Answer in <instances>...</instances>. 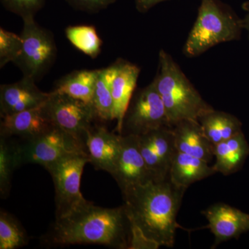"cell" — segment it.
<instances>
[{
	"instance_id": "5bb4252c",
	"label": "cell",
	"mask_w": 249,
	"mask_h": 249,
	"mask_svg": "<svg viewBox=\"0 0 249 249\" xmlns=\"http://www.w3.org/2000/svg\"><path fill=\"white\" fill-rule=\"evenodd\" d=\"M85 144L90 163L96 170L111 175L120 155L121 135L109 132L103 126H92L87 134Z\"/></svg>"
},
{
	"instance_id": "8fae6325",
	"label": "cell",
	"mask_w": 249,
	"mask_h": 249,
	"mask_svg": "<svg viewBox=\"0 0 249 249\" xmlns=\"http://www.w3.org/2000/svg\"><path fill=\"white\" fill-rule=\"evenodd\" d=\"M111 175L122 193L129 188L152 181L140 151L139 136L121 135L120 155Z\"/></svg>"
},
{
	"instance_id": "9c48e42d",
	"label": "cell",
	"mask_w": 249,
	"mask_h": 249,
	"mask_svg": "<svg viewBox=\"0 0 249 249\" xmlns=\"http://www.w3.org/2000/svg\"><path fill=\"white\" fill-rule=\"evenodd\" d=\"M45 107L54 126L85 142L93 121L97 119L91 105L54 91H51Z\"/></svg>"
},
{
	"instance_id": "ac0fdd59",
	"label": "cell",
	"mask_w": 249,
	"mask_h": 249,
	"mask_svg": "<svg viewBox=\"0 0 249 249\" xmlns=\"http://www.w3.org/2000/svg\"><path fill=\"white\" fill-rule=\"evenodd\" d=\"M249 155V145L243 132L214 145L213 166L224 176L237 173L243 166Z\"/></svg>"
},
{
	"instance_id": "d6986e66",
	"label": "cell",
	"mask_w": 249,
	"mask_h": 249,
	"mask_svg": "<svg viewBox=\"0 0 249 249\" xmlns=\"http://www.w3.org/2000/svg\"><path fill=\"white\" fill-rule=\"evenodd\" d=\"M216 173L213 166L206 160L178 151L170 167L169 178L177 186L188 189L196 181Z\"/></svg>"
},
{
	"instance_id": "7402d4cb",
	"label": "cell",
	"mask_w": 249,
	"mask_h": 249,
	"mask_svg": "<svg viewBox=\"0 0 249 249\" xmlns=\"http://www.w3.org/2000/svg\"><path fill=\"white\" fill-rule=\"evenodd\" d=\"M117 70V62L98 72L93 97V107L97 119L114 120V101L111 93V83Z\"/></svg>"
},
{
	"instance_id": "ba28073f",
	"label": "cell",
	"mask_w": 249,
	"mask_h": 249,
	"mask_svg": "<svg viewBox=\"0 0 249 249\" xmlns=\"http://www.w3.org/2000/svg\"><path fill=\"white\" fill-rule=\"evenodd\" d=\"M87 163H90L88 155H73L47 168L55 187V218L65 215L87 201L80 191L82 175Z\"/></svg>"
},
{
	"instance_id": "5b68a950",
	"label": "cell",
	"mask_w": 249,
	"mask_h": 249,
	"mask_svg": "<svg viewBox=\"0 0 249 249\" xmlns=\"http://www.w3.org/2000/svg\"><path fill=\"white\" fill-rule=\"evenodd\" d=\"M73 155H88L85 142L56 126L17 146L19 166L33 163L47 170L62 159Z\"/></svg>"
},
{
	"instance_id": "4fadbf2b",
	"label": "cell",
	"mask_w": 249,
	"mask_h": 249,
	"mask_svg": "<svg viewBox=\"0 0 249 249\" xmlns=\"http://www.w3.org/2000/svg\"><path fill=\"white\" fill-rule=\"evenodd\" d=\"M36 81L23 76L22 79L11 84L0 86V116L11 115L33 109L46 102L51 92L41 91Z\"/></svg>"
},
{
	"instance_id": "30bf717a",
	"label": "cell",
	"mask_w": 249,
	"mask_h": 249,
	"mask_svg": "<svg viewBox=\"0 0 249 249\" xmlns=\"http://www.w3.org/2000/svg\"><path fill=\"white\" fill-rule=\"evenodd\" d=\"M139 147L152 181L169 178L178 150L172 127H163L139 136Z\"/></svg>"
},
{
	"instance_id": "d4e9b609",
	"label": "cell",
	"mask_w": 249,
	"mask_h": 249,
	"mask_svg": "<svg viewBox=\"0 0 249 249\" xmlns=\"http://www.w3.org/2000/svg\"><path fill=\"white\" fill-rule=\"evenodd\" d=\"M0 137V195L2 199L9 196L13 173L19 167L17 146Z\"/></svg>"
},
{
	"instance_id": "ffe728a7",
	"label": "cell",
	"mask_w": 249,
	"mask_h": 249,
	"mask_svg": "<svg viewBox=\"0 0 249 249\" xmlns=\"http://www.w3.org/2000/svg\"><path fill=\"white\" fill-rule=\"evenodd\" d=\"M197 121L205 135L213 145L242 131V122L236 116L214 108L201 114Z\"/></svg>"
},
{
	"instance_id": "4316f807",
	"label": "cell",
	"mask_w": 249,
	"mask_h": 249,
	"mask_svg": "<svg viewBox=\"0 0 249 249\" xmlns=\"http://www.w3.org/2000/svg\"><path fill=\"white\" fill-rule=\"evenodd\" d=\"M1 3L7 11L24 19L35 17L45 6V0H1Z\"/></svg>"
},
{
	"instance_id": "44dd1931",
	"label": "cell",
	"mask_w": 249,
	"mask_h": 249,
	"mask_svg": "<svg viewBox=\"0 0 249 249\" xmlns=\"http://www.w3.org/2000/svg\"><path fill=\"white\" fill-rule=\"evenodd\" d=\"M99 70H76L58 80L55 92L64 93L93 106V93Z\"/></svg>"
},
{
	"instance_id": "603a6c76",
	"label": "cell",
	"mask_w": 249,
	"mask_h": 249,
	"mask_svg": "<svg viewBox=\"0 0 249 249\" xmlns=\"http://www.w3.org/2000/svg\"><path fill=\"white\" fill-rule=\"evenodd\" d=\"M65 35L72 45L90 58H97L101 53L102 40L93 26H71L65 29Z\"/></svg>"
},
{
	"instance_id": "83f0119b",
	"label": "cell",
	"mask_w": 249,
	"mask_h": 249,
	"mask_svg": "<svg viewBox=\"0 0 249 249\" xmlns=\"http://www.w3.org/2000/svg\"><path fill=\"white\" fill-rule=\"evenodd\" d=\"M74 9L88 13H97L106 9L116 0H66Z\"/></svg>"
},
{
	"instance_id": "8992f818",
	"label": "cell",
	"mask_w": 249,
	"mask_h": 249,
	"mask_svg": "<svg viewBox=\"0 0 249 249\" xmlns=\"http://www.w3.org/2000/svg\"><path fill=\"white\" fill-rule=\"evenodd\" d=\"M22 48L14 62L23 76L37 81L53 65L57 49L52 33L40 27L34 17L24 18Z\"/></svg>"
},
{
	"instance_id": "e0dca14e",
	"label": "cell",
	"mask_w": 249,
	"mask_h": 249,
	"mask_svg": "<svg viewBox=\"0 0 249 249\" xmlns=\"http://www.w3.org/2000/svg\"><path fill=\"white\" fill-rule=\"evenodd\" d=\"M177 150L210 163L214 158V145L205 135L197 120H183L173 127Z\"/></svg>"
},
{
	"instance_id": "7c38bea8",
	"label": "cell",
	"mask_w": 249,
	"mask_h": 249,
	"mask_svg": "<svg viewBox=\"0 0 249 249\" xmlns=\"http://www.w3.org/2000/svg\"><path fill=\"white\" fill-rule=\"evenodd\" d=\"M202 214L209 223L207 228L214 237L211 249L249 231V214L229 205L224 203L211 205L202 211Z\"/></svg>"
},
{
	"instance_id": "3957f363",
	"label": "cell",
	"mask_w": 249,
	"mask_h": 249,
	"mask_svg": "<svg viewBox=\"0 0 249 249\" xmlns=\"http://www.w3.org/2000/svg\"><path fill=\"white\" fill-rule=\"evenodd\" d=\"M166 109L172 127L183 120H197L213 109L164 50L159 54V67L153 80Z\"/></svg>"
},
{
	"instance_id": "6da1fadb",
	"label": "cell",
	"mask_w": 249,
	"mask_h": 249,
	"mask_svg": "<svg viewBox=\"0 0 249 249\" xmlns=\"http://www.w3.org/2000/svg\"><path fill=\"white\" fill-rule=\"evenodd\" d=\"M130 240L131 222L124 205L109 209L88 200L55 218L43 237L50 247L98 245L118 249H129Z\"/></svg>"
},
{
	"instance_id": "7a4b0ae2",
	"label": "cell",
	"mask_w": 249,
	"mask_h": 249,
	"mask_svg": "<svg viewBox=\"0 0 249 249\" xmlns=\"http://www.w3.org/2000/svg\"><path fill=\"white\" fill-rule=\"evenodd\" d=\"M186 190L170 178L150 181L123 193L124 206L130 222L145 237L160 247L173 248L177 229L181 228L177 217Z\"/></svg>"
},
{
	"instance_id": "2e32d148",
	"label": "cell",
	"mask_w": 249,
	"mask_h": 249,
	"mask_svg": "<svg viewBox=\"0 0 249 249\" xmlns=\"http://www.w3.org/2000/svg\"><path fill=\"white\" fill-rule=\"evenodd\" d=\"M117 70L111 83L114 101V118L116 120V131L120 134L124 114L133 96L141 70L137 65L119 59Z\"/></svg>"
},
{
	"instance_id": "277c9868",
	"label": "cell",
	"mask_w": 249,
	"mask_h": 249,
	"mask_svg": "<svg viewBox=\"0 0 249 249\" xmlns=\"http://www.w3.org/2000/svg\"><path fill=\"white\" fill-rule=\"evenodd\" d=\"M243 29L242 19L230 6L219 0H201L183 53L188 58L199 56L218 44L238 40Z\"/></svg>"
},
{
	"instance_id": "9a60e30c",
	"label": "cell",
	"mask_w": 249,
	"mask_h": 249,
	"mask_svg": "<svg viewBox=\"0 0 249 249\" xmlns=\"http://www.w3.org/2000/svg\"><path fill=\"white\" fill-rule=\"evenodd\" d=\"M45 103L33 109L1 117L0 136L5 138L17 136L30 140L52 128L54 125L46 111Z\"/></svg>"
},
{
	"instance_id": "f546056e",
	"label": "cell",
	"mask_w": 249,
	"mask_h": 249,
	"mask_svg": "<svg viewBox=\"0 0 249 249\" xmlns=\"http://www.w3.org/2000/svg\"><path fill=\"white\" fill-rule=\"evenodd\" d=\"M242 9L246 12L245 18L242 19L243 21V27L244 29L248 32L249 36V1H245L243 4H242Z\"/></svg>"
},
{
	"instance_id": "cb8c5ba5",
	"label": "cell",
	"mask_w": 249,
	"mask_h": 249,
	"mask_svg": "<svg viewBox=\"0 0 249 249\" xmlns=\"http://www.w3.org/2000/svg\"><path fill=\"white\" fill-rule=\"evenodd\" d=\"M27 232L20 223L11 214L0 213V249H16L28 245Z\"/></svg>"
},
{
	"instance_id": "484cf974",
	"label": "cell",
	"mask_w": 249,
	"mask_h": 249,
	"mask_svg": "<svg viewBox=\"0 0 249 249\" xmlns=\"http://www.w3.org/2000/svg\"><path fill=\"white\" fill-rule=\"evenodd\" d=\"M21 36L0 28V68L13 62L21 53L22 48Z\"/></svg>"
},
{
	"instance_id": "f1b7e54d",
	"label": "cell",
	"mask_w": 249,
	"mask_h": 249,
	"mask_svg": "<svg viewBox=\"0 0 249 249\" xmlns=\"http://www.w3.org/2000/svg\"><path fill=\"white\" fill-rule=\"evenodd\" d=\"M168 0H135L136 9L141 14H145L156 5Z\"/></svg>"
},
{
	"instance_id": "52a82bcc",
	"label": "cell",
	"mask_w": 249,
	"mask_h": 249,
	"mask_svg": "<svg viewBox=\"0 0 249 249\" xmlns=\"http://www.w3.org/2000/svg\"><path fill=\"white\" fill-rule=\"evenodd\" d=\"M172 127L166 109L153 81L134 93L124 114L120 135L141 136Z\"/></svg>"
}]
</instances>
